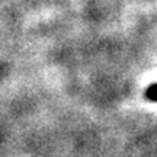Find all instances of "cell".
<instances>
[{"label": "cell", "instance_id": "6da1fadb", "mask_svg": "<svg viewBox=\"0 0 157 157\" xmlns=\"http://www.w3.org/2000/svg\"><path fill=\"white\" fill-rule=\"evenodd\" d=\"M146 98L151 102H157V83L150 84L146 89Z\"/></svg>", "mask_w": 157, "mask_h": 157}]
</instances>
